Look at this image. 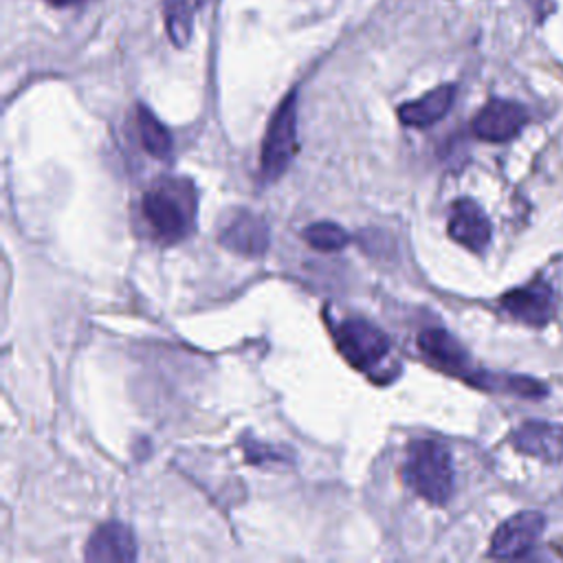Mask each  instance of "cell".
<instances>
[{
  "label": "cell",
  "mask_w": 563,
  "mask_h": 563,
  "mask_svg": "<svg viewBox=\"0 0 563 563\" xmlns=\"http://www.w3.org/2000/svg\"><path fill=\"white\" fill-rule=\"evenodd\" d=\"M453 460L444 442L418 438L409 442L402 464V482L418 497L442 506L453 495Z\"/></svg>",
  "instance_id": "1"
},
{
  "label": "cell",
  "mask_w": 563,
  "mask_h": 563,
  "mask_svg": "<svg viewBox=\"0 0 563 563\" xmlns=\"http://www.w3.org/2000/svg\"><path fill=\"white\" fill-rule=\"evenodd\" d=\"M141 209L161 242H178L194 227V187L187 180H161L145 191Z\"/></svg>",
  "instance_id": "2"
},
{
  "label": "cell",
  "mask_w": 563,
  "mask_h": 563,
  "mask_svg": "<svg viewBox=\"0 0 563 563\" xmlns=\"http://www.w3.org/2000/svg\"><path fill=\"white\" fill-rule=\"evenodd\" d=\"M299 150L297 143V99L295 92H290L279 108L275 110L264 143H262V161H260V174L264 183L277 180L288 165L292 163L295 154Z\"/></svg>",
  "instance_id": "3"
},
{
  "label": "cell",
  "mask_w": 563,
  "mask_h": 563,
  "mask_svg": "<svg viewBox=\"0 0 563 563\" xmlns=\"http://www.w3.org/2000/svg\"><path fill=\"white\" fill-rule=\"evenodd\" d=\"M334 341L345 361L356 369H369L378 365L391 347L387 334L365 319L341 321L334 328Z\"/></svg>",
  "instance_id": "4"
},
{
  "label": "cell",
  "mask_w": 563,
  "mask_h": 563,
  "mask_svg": "<svg viewBox=\"0 0 563 563\" xmlns=\"http://www.w3.org/2000/svg\"><path fill=\"white\" fill-rule=\"evenodd\" d=\"M543 528L545 517L539 510H521L497 526L488 552L495 559H519L534 548Z\"/></svg>",
  "instance_id": "5"
},
{
  "label": "cell",
  "mask_w": 563,
  "mask_h": 563,
  "mask_svg": "<svg viewBox=\"0 0 563 563\" xmlns=\"http://www.w3.org/2000/svg\"><path fill=\"white\" fill-rule=\"evenodd\" d=\"M528 110L508 99H490L473 119V132L482 141L504 143L515 139L528 123Z\"/></svg>",
  "instance_id": "6"
},
{
  "label": "cell",
  "mask_w": 563,
  "mask_h": 563,
  "mask_svg": "<svg viewBox=\"0 0 563 563\" xmlns=\"http://www.w3.org/2000/svg\"><path fill=\"white\" fill-rule=\"evenodd\" d=\"M499 306L517 321L534 328L545 325L556 312L554 292L543 282H532L528 286L504 292L499 299Z\"/></svg>",
  "instance_id": "7"
},
{
  "label": "cell",
  "mask_w": 563,
  "mask_h": 563,
  "mask_svg": "<svg viewBox=\"0 0 563 563\" xmlns=\"http://www.w3.org/2000/svg\"><path fill=\"white\" fill-rule=\"evenodd\" d=\"M84 559L90 563H130L136 559V541L130 526L121 521L101 523L84 548Z\"/></svg>",
  "instance_id": "8"
},
{
  "label": "cell",
  "mask_w": 563,
  "mask_h": 563,
  "mask_svg": "<svg viewBox=\"0 0 563 563\" xmlns=\"http://www.w3.org/2000/svg\"><path fill=\"white\" fill-rule=\"evenodd\" d=\"M510 444L530 457L561 464L563 462V424L528 420L512 431Z\"/></svg>",
  "instance_id": "9"
},
{
  "label": "cell",
  "mask_w": 563,
  "mask_h": 563,
  "mask_svg": "<svg viewBox=\"0 0 563 563\" xmlns=\"http://www.w3.org/2000/svg\"><path fill=\"white\" fill-rule=\"evenodd\" d=\"M220 244L238 255L260 257L268 249V227L260 216L240 211L222 227Z\"/></svg>",
  "instance_id": "10"
},
{
  "label": "cell",
  "mask_w": 563,
  "mask_h": 563,
  "mask_svg": "<svg viewBox=\"0 0 563 563\" xmlns=\"http://www.w3.org/2000/svg\"><path fill=\"white\" fill-rule=\"evenodd\" d=\"M449 235L473 253H482L490 242V220L475 200L462 198L453 205Z\"/></svg>",
  "instance_id": "11"
},
{
  "label": "cell",
  "mask_w": 563,
  "mask_h": 563,
  "mask_svg": "<svg viewBox=\"0 0 563 563\" xmlns=\"http://www.w3.org/2000/svg\"><path fill=\"white\" fill-rule=\"evenodd\" d=\"M418 347L433 365H438L444 372L466 374L471 369V358L466 347L451 332L442 328H429L420 332Z\"/></svg>",
  "instance_id": "12"
},
{
  "label": "cell",
  "mask_w": 563,
  "mask_h": 563,
  "mask_svg": "<svg viewBox=\"0 0 563 563\" xmlns=\"http://www.w3.org/2000/svg\"><path fill=\"white\" fill-rule=\"evenodd\" d=\"M453 99H455L453 84L438 86V88L429 90L427 95H422L420 99L402 103L398 108V119L407 128H429L451 110Z\"/></svg>",
  "instance_id": "13"
},
{
  "label": "cell",
  "mask_w": 563,
  "mask_h": 563,
  "mask_svg": "<svg viewBox=\"0 0 563 563\" xmlns=\"http://www.w3.org/2000/svg\"><path fill=\"white\" fill-rule=\"evenodd\" d=\"M205 0H165V26L167 35L176 46H185L194 33L198 9Z\"/></svg>",
  "instance_id": "14"
},
{
  "label": "cell",
  "mask_w": 563,
  "mask_h": 563,
  "mask_svg": "<svg viewBox=\"0 0 563 563\" xmlns=\"http://www.w3.org/2000/svg\"><path fill=\"white\" fill-rule=\"evenodd\" d=\"M136 125L139 136L147 154L154 158H167L172 154V134L169 130L158 121V117L143 103L136 106Z\"/></svg>",
  "instance_id": "15"
},
{
  "label": "cell",
  "mask_w": 563,
  "mask_h": 563,
  "mask_svg": "<svg viewBox=\"0 0 563 563\" xmlns=\"http://www.w3.org/2000/svg\"><path fill=\"white\" fill-rule=\"evenodd\" d=\"M303 240L317 251H339L350 242L347 231L336 222H312L303 229Z\"/></svg>",
  "instance_id": "16"
},
{
  "label": "cell",
  "mask_w": 563,
  "mask_h": 563,
  "mask_svg": "<svg viewBox=\"0 0 563 563\" xmlns=\"http://www.w3.org/2000/svg\"><path fill=\"white\" fill-rule=\"evenodd\" d=\"M244 453H246V460H249V462H257V460H282V451L271 453L266 446L255 444L253 440L244 442Z\"/></svg>",
  "instance_id": "17"
},
{
  "label": "cell",
  "mask_w": 563,
  "mask_h": 563,
  "mask_svg": "<svg viewBox=\"0 0 563 563\" xmlns=\"http://www.w3.org/2000/svg\"><path fill=\"white\" fill-rule=\"evenodd\" d=\"M46 2L53 7H68V4H81L86 0H46Z\"/></svg>",
  "instance_id": "18"
}]
</instances>
